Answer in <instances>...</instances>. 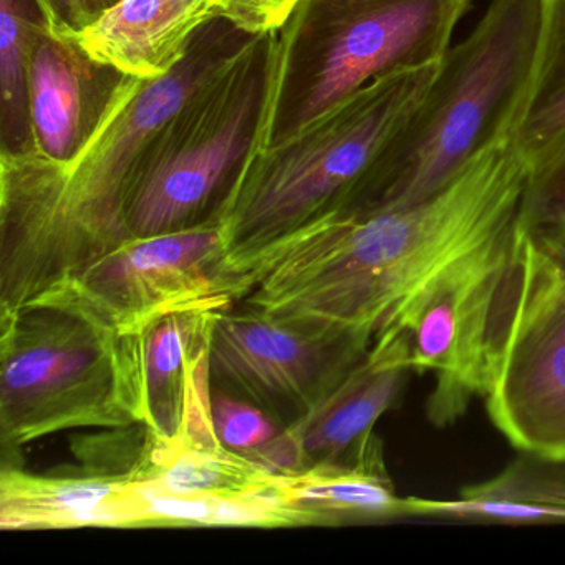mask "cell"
I'll use <instances>...</instances> for the list:
<instances>
[{
    "mask_svg": "<svg viewBox=\"0 0 565 565\" xmlns=\"http://www.w3.org/2000/svg\"><path fill=\"white\" fill-rule=\"evenodd\" d=\"M525 181L505 143L412 206L332 211L250 274L244 306L375 337L419 287L518 227Z\"/></svg>",
    "mask_w": 565,
    "mask_h": 565,
    "instance_id": "obj_1",
    "label": "cell"
},
{
    "mask_svg": "<svg viewBox=\"0 0 565 565\" xmlns=\"http://www.w3.org/2000/svg\"><path fill=\"white\" fill-rule=\"evenodd\" d=\"M256 35L214 19L164 77H130L90 143L71 163L38 151L0 154V316L131 239L135 171L160 128Z\"/></svg>",
    "mask_w": 565,
    "mask_h": 565,
    "instance_id": "obj_2",
    "label": "cell"
},
{
    "mask_svg": "<svg viewBox=\"0 0 565 565\" xmlns=\"http://www.w3.org/2000/svg\"><path fill=\"white\" fill-rule=\"evenodd\" d=\"M544 0H491L471 34L449 47L405 124L339 210L419 203L472 160L511 143L541 47Z\"/></svg>",
    "mask_w": 565,
    "mask_h": 565,
    "instance_id": "obj_3",
    "label": "cell"
},
{
    "mask_svg": "<svg viewBox=\"0 0 565 565\" xmlns=\"http://www.w3.org/2000/svg\"><path fill=\"white\" fill-rule=\"evenodd\" d=\"M438 67L376 78L296 137L254 153L213 217L231 270L250 279L280 244L335 211L425 97Z\"/></svg>",
    "mask_w": 565,
    "mask_h": 565,
    "instance_id": "obj_4",
    "label": "cell"
},
{
    "mask_svg": "<svg viewBox=\"0 0 565 565\" xmlns=\"http://www.w3.org/2000/svg\"><path fill=\"white\" fill-rule=\"evenodd\" d=\"M475 0H300L276 32L256 153L376 78L439 64Z\"/></svg>",
    "mask_w": 565,
    "mask_h": 565,
    "instance_id": "obj_5",
    "label": "cell"
},
{
    "mask_svg": "<svg viewBox=\"0 0 565 565\" xmlns=\"http://www.w3.org/2000/svg\"><path fill=\"white\" fill-rule=\"evenodd\" d=\"M143 335L52 303L0 316L4 451L67 429L145 425Z\"/></svg>",
    "mask_w": 565,
    "mask_h": 565,
    "instance_id": "obj_6",
    "label": "cell"
},
{
    "mask_svg": "<svg viewBox=\"0 0 565 565\" xmlns=\"http://www.w3.org/2000/svg\"><path fill=\"white\" fill-rule=\"evenodd\" d=\"M276 32L256 35L154 135L131 184V237L177 233L216 216L256 153Z\"/></svg>",
    "mask_w": 565,
    "mask_h": 565,
    "instance_id": "obj_7",
    "label": "cell"
},
{
    "mask_svg": "<svg viewBox=\"0 0 565 565\" xmlns=\"http://www.w3.org/2000/svg\"><path fill=\"white\" fill-rule=\"evenodd\" d=\"M525 241L519 221L508 237L419 287L386 323L405 335L413 372L435 375L426 403L433 425H449L488 395L508 362L524 317Z\"/></svg>",
    "mask_w": 565,
    "mask_h": 565,
    "instance_id": "obj_8",
    "label": "cell"
},
{
    "mask_svg": "<svg viewBox=\"0 0 565 565\" xmlns=\"http://www.w3.org/2000/svg\"><path fill=\"white\" fill-rule=\"evenodd\" d=\"M249 290V277L227 266L223 231L210 220L177 233L131 237L29 303L67 307L135 335L163 317L226 309Z\"/></svg>",
    "mask_w": 565,
    "mask_h": 565,
    "instance_id": "obj_9",
    "label": "cell"
},
{
    "mask_svg": "<svg viewBox=\"0 0 565 565\" xmlns=\"http://www.w3.org/2000/svg\"><path fill=\"white\" fill-rule=\"evenodd\" d=\"M373 339L369 332L286 319L254 307H226L211 313V382L289 425L362 362Z\"/></svg>",
    "mask_w": 565,
    "mask_h": 565,
    "instance_id": "obj_10",
    "label": "cell"
},
{
    "mask_svg": "<svg viewBox=\"0 0 565 565\" xmlns=\"http://www.w3.org/2000/svg\"><path fill=\"white\" fill-rule=\"evenodd\" d=\"M409 372L405 335L385 327L362 362L310 412L284 426L253 461L282 475L343 458L395 405Z\"/></svg>",
    "mask_w": 565,
    "mask_h": 565,
    "instance_id": "obj_11",
    "label": "cell"
},
{
    "mask_svg": "<svg viewBox=\"0 0 565 565\" xmlns=\"http://www.w3.org/2000/svg\"><path fill=\"white\" fill-rule=\"evenodd\" d=\"M130 75L94 61L77 42L44 25L31 58L35 151L71 163L90 143Z\"/></svg>",
    "mask_w": 565,
    "mask_h": 565,
    "instance_id": "obj_12",
    "label": "cell"
},
{
    "mask_svg": "<svg viewBox=\"0 0 565 565\" xmlns=\"http://www.w3.org/2000/svg\"><path fill=\"white\" fill-rule=\"evenodd\" d=\"M484 398L492 425L515 449L565 458V313L519 340Z\"/></svg>",
    "mask_w": 565,
    "mask_h": 565,
    "instance_id": "obj_13",
    "label": "cell"
},
{
    "mask_svg": "<svg viewBox=\"0 0 565 565\" xmlns=\"http://www.w3.org/2000/svg\"><path fill=\"white\" fill-rule=\"evenodd\" d=\"M217 18H224L220 0H120L72 39L94 61L154 81L170 74Z\"/></svg>",
    "mask_w": 565,
    "mask_h": 565,
    "instance_id": "obj_14",
    "label": "cell"
},
{
    "mask_svg": "<svg viewBox=\"0 0 565 565\" xmlns=\"http://www.w3.org/2000/svg\"><path fill=\"white\" fill-rule=\"evenodd\" d=\"M0 525L19 529L138 527L137 479L130 472L38 476L4 466Z\"/></svg>",
    "mask_w": 565,
    "mask_h": 565,
    "instance_id": "obj_15",
    "label": "cell"
},
{
    "mask_svg": "<svg viewBox=\"0 0 565 565\" xmlns=\"http://www.w3.org/2000/svg\"><path fill=\"white\" fill-rule=\"evenodd\" d=\"M270 491L300 525L405 518L403 498L383 462L382 443L372 433L337 461L277 472Z\"/></svg>",
    "mask_w": 565,
    "mask_h": 565,
    "instance_id": "obj_16",
    "label": "cell"
},
{
    "mask_svg": "<svg viewBox=\"0 0 565 565\" xmlns=\"http://www.w3.org/2000/svg\"><path fill=\"white\" fill-rule=\"evenodd\" d=\"M213 312L163 317L145 332L143 426L158 441L183 438L194 379L210 359Z\"/></svg>",
    "mask_w": 565,
    "mask_h": 565,
    "instance_id": "obj_17",
    "label": "cell"
},
{
    "mask_svg": "<svg viewBox=\"0 0 565 565\" xmlns=\"http://www.w3.org/2000/svg\"><path fill=\"white\" fill-rule=\"evenodd\" d=\"M131 472L141 486L153 491L214 495L260 492L277 475L239 452L171 445L158 441L151 433L147 452Z\"/></svg>",
    "mask_w": 565,
    "mask_h": 565,
    "instance_id": "obj_18",
    "label": "cell"
},
{
    "mask_svg": "<svg viewBox=\"0 0 565 565\" xmlns=\"http://www.w3.org/2000/svg\"><path fill=\"white\" fill-rule=\"evenodd\" d=\"M511 145L527 173L565 148V0H544L541 47Z\"/></svg>",
    "mask_w": 565,
    "mask_h": 565,
    "instance_id": "obj_19",
    "label": "cell"
},
{
    "mask_svg": "<svg viewBox=\"0 0 565 565\" xmlns=\"http://www.w3.org/2000/svg\"><path fill=\"white\" fill-rule=\"evenodd\" d=\"M45 22L35 0H0V154L35 151L31 58Z\"/></svg>",
    "mask_w": 565,
    "mask_h": 565,
    "instance_id": "obj_20",
    "label": "cell"
},
{
    "mask_svg": "<svg viewBox=\"0 0 565 565\" xmlns=\"http://www.w3.org/2000/svg\"><path fill=\"white\" fill-rule=\"evenodd\" d=\"M405 515L498 522V524H565V508L504 495L461 494L459 499L403 498Z\"/></svg>",
    "mask_w": 565,
    "mask_h": 565,
    "instance_id": "obj_21",
    "label": "cell"
},
{
    "mask_svg": "<svg viewBox=\"0 0 565 565\" xmlns=\"http://www.w3.org/2000/svg\"><path fill=\"white\" fill-rule=\"evenodd\" d=\"M564 313L565 230L545 237H535L531 234L527 310L521 339L542 323L557 319Z\"/></svg>",
    "mask_w": 565,
    "mask_h": 565,
    "instance_id": "obj_22",
    "label": "cell"
},
{
    "mask_svg": "<svg viewBox=\"0 0 565 565\" xmlns=\"http://www.w3.org/2000/svg\"><path fill=\"white\" fill-rule=\"evenodd\" d=\"M461 494L504 495L565 508V458H541L522 452L494 478L468 486Z\"/></svg>",
    "mask_w": 565,
    "mask_h": 565,
    "instance_id": "obj_23",
    "label": "cell"
},
{
    "mask_svg": "<svg viewBox=\"0 0 565 565\" xmlns=\"http://www.w3.org/2000/svg\"><path fill=\"white\" fill-rule=\"evenodd\" d=\"M211 418L221 446L246 458L266 448L284 428L266 409L217 386L211 392Z\"/></svg>",
    "mask_w": 565,
    "mask_h": 565,
    "instance_id": "obj_24",
    "label": "cell"
},
{
    "mask_svg": "<svg viewBox=\"0 0 565 565\" xmlns=\"http://www.w3.org/2000/svg\"><path fill=\"white\" fill-rule=\"evenodd\" d=\"M519 221L535 237L565 230V148L527 174Z\"/></svg>",
    "mask_w": 565,
    "mask_h": 565,
    "instance_id": "obj_25",
    "label": "cell"
},
{
    "mask_svg": "<svg viewBox=\"0 0 565 565\" xmlns=\"http://www.w3.org/2000/svg\"><path fill=\"white\" fill-rule=\"evenodd\" d=\"M223 15L247 34L279 31L300 0H220Z\"/></svg>",
    "mask_w": 565,
    "mask_h": 565,
    "instance_id": "obj_26",
    "label": "cell"
},
{
    "mask_svg": "<svg viewBox=\"0 0 565 565\" xmlns=\"http://www.w3.org/2000/svg\"><path fill=\"white\" fill-rule=\"evenodd\" d=\"M35 2L54 34L72 38L92 22L84 0H35Z\"/></svg>",
    "mask_w": 565,
    "mask_h": 565,
    "instance_id": "obj_27",
    "label": "cell"
},
{
    "mask_svg": "<svg viewBox=\"0 0 565 565\" xmlns=\"http://www.w3.org/2000/svg\"><path fill=\"white\" fill-rule=\"evenodd\" d=\"M84 2L88 14H90L92 22H94L95 19L100 18L108 9L117 6L120 0H84Z\"/></svg>",
    "mask_w": 565,
    "mask_h": 565,
    "instance_id": "obj_28",
    "label": "cell"
}]
</instances>
